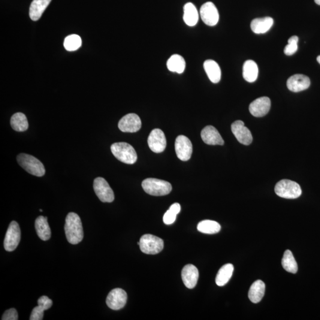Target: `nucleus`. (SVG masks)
<instances>
[{"label":"nucleus","instance_id":"1","mask_svg":"<svg viewBox=\"0 0 320 320\" xmlns=\"http://www.w3.org/2000/svg\"><path fill=\"white\" fill-rule=\"evenodd\" d=\"M66 238L69 243L77 244L84 237L82 222L80 216L74 213H69L66 217L64 226Z\"/></svg>","mask_w":320,"mask_h":320},{"label":"nucleus","instance_id":"2","mask_svg":"<svg viewBox=\"0 0 320 320\" xmlns=\"http://www.w3.org/2000/svg\"><path fill=\"white\" fill-rule=\"evenodd\" d=\"M111 151L117 160L125 164H133L137 161V153L134 147L128 143H114L111 145Z\"/></svg>","mask_w":320,"mask_h":320},{"label":"nucleus","instance_id":"3","mask_svg":"<svg viewBox=\"0 0 320 320\" xmlns=\"http://www.w3.org/2000/svg\"><path fill=\"white\" fill-rule=\"evenodd\" d=\"M17 160L21 167L29 173L38 177L44 176V165L35 157L22 153L17 156Z\"/></svg>","mask_w":320,"mask_h":320},{"label":"nucleus","instance_id":"4","mask_svg":"<svg viewBox=\"0 0 320 320\" xmlns=\"http://www.w3.org/2000/svg\"><path fill=\"white\" fill-rule=\"evenodd\" d=\"M142 187L148 194L156 196L167 195L172 190L170 183L154 178L145 179L142 183Z\"/></svg>","mask_w":320,"mask_h":320},{"label":"nucleus","instance_id":"5","mask_svg":"<svg viewBox=\"0 0 320 320\" xmlns=\"http://www.w3.org/2000/svg\"><path fill=\"white\" fill-rule=\"evenodd\" d=\"M274 191L277 196L285 199H296L301 195L300 185L294 181L282 180L276 184Z\"/></svg>","mask_w":320,"mask_h":320},{"label":"nucleus","instance_id":"6","mask_svg":"<svg viewBox=\"0 0 320 320\" xmlns=\"http://www.w3.org/2000/svg\"><path fill=\"white\" fill-rule=\"evenodd\" d=\"M140 247L145 254L157 255L164 248V241L155 235L145 234L140 238Z\"/></svg>","mask_w":320,"mask_h":320},{"label":"nucleus","instance_id":"7","mask_svg":"<svg viewBox=\"0 0 320 320\" xmlns=\"http://www.w3.org/2000/svg\"><path fill=\"white\" fill-rule=\"evenodd\" d=\"M21 239L20 226L16 221H12L6 232L4 247L6 251L13 252L16 250Z\"/></svg>","mask_w":320,"mask_h":320},{"label":"nucleus","instance_id":"8","mask_svg":"<svg viewBox=\"0 0 320 320\" xmlns=\"http://www.w3.org/2000/svg\"><path fill=\"white\" fill-rule=\"evenodd\" d=\"M93 188L97 196L102 202L110 203L114 199L113 190L104 178L98 177L94 180Z\"/></svg>","mask_w":320,"mask_h":320},{"label":"nucleus","instance_id":"9","mask_svg":"<svg viewBox=\"0 0 320 320\" xmlns=\"http://www.w3.org/2000/svg\"><path fill=\"white\" fill-rule=\"evenodd\" d=\"M175 150L178 158L182 161H188L193 153L191 141L186 136H178L175 142Z\"/></svg>","mask_w":320,"mask_h":320},{"label":"nucleus","instance_id":"10","mask_svg":"<svg viewBox=\"0 0 320 320\" xmlns=\"http://www.w3.org/2000/svg\"><path fill=\"white\" fill-rule=\"evenodd\" d=\"M127 298V294L124 290L120 288L114 289L107 295V306L113 310L122 309L125 306Z\"/></svg>","mask_w":320,"mask_h":320},{"label":"nucleus","instance_id":"11","mask_svg":"<svg viewBox=\"0 0 320 320\" xmlns=\"http://www.w3.org/2000/svg\"><path fill=\"white\" fill-rule=\"evenodd\" d=\"M201 19L207 25L215 26L219 21L218 9L212 2H207L202 5L200 9Z\"/></svg>","mask_w":320,"mask_h":320},{"label":"nucleus","instance_id":"12","mask_svg":"<svg viewBox=\"0 0 320 320\" xmlns=\"http://www.w3.org/2000/svg\"><path fill=\"white\" fill-rule=\"evenodd\" d=\"M148 144L150 149L154 153H160L164 152L167 145L164 132L160 129L153 130L148 138Z\"/></svg>","mask_w":320,"mask_h":320},{"label":"nucleus","instance_id":"13","mask_svg":"<svg viewBox=\"0 0 320 320\" xmlns=\"http://www.w3.org/2000/svg\"><path fill=\"white\" fill-rule=\"evenodd\" d=\"M140 117L135 113H129L119 120L118 127L123 132L134 133L141 128Z\"/></svg>","mask_w":320,"mask_h":320},{"label":"nucleus","instance_id":"14","mask_svg":"<svg viewBox=\"0 0 320 320\" xmlns=\"http://www.w3.org/2000/svg\"><path fill=\"white\" fill-rule=\"evenodd\" d=\"M231 130L239 143L245 146H249L252 143L253 137L250 130L246 127L241 120H237L232 123Z\"/></svg>","mask_w":320,"mask_h":320},{"label":"nucleus","instance_id":"15","mask_svg":"<svg viewBox=\"0 0 320 320\" xmlns=\"http://www.w3.org/2000/svg\"><path fill=\"white\" fill-rule=\"evenodd\" d=\"M271 102L267 97H262L255 100L249 106L250 112L255 117H263L270 110Z\"/></svg>","mask_w":320,"mask_h":320},{"label":"nucleus","instance_id":"16","mask_svg":"<svg viewBox=\"0 0 320 320\" xmlns=\"http://www.w3.org/2000/svg\"><path fill=\"white\" fill-rule=\"evenodd\" d=\"M310 80L306 75L295 74L288 78L287 87L290 91L297 93L309 88Z\"/></svg>","mask_w":320,"mask_h":320},{"label":"nucleus","instance_id":"17","mask_svg":"<svg viewBox=\"0 0 320 320\" xmlns=\"http://www.w3.org/2000/svg\"><path fill=\"white\" fill-rule=\"evenodd\" d=\"M201 138L205 144L216 146L224 145V141L218 130L213 126H207L201 132Z\"/></svg>","mask_w":320,"mask_h":320},{"label":"nucleus","instance_id":"18","mask_svg":"<svg viewBox=\"0 0 320 320\" xmlns=\"http://www.w3.org/2000/svg\"><path fill=\"white\" fill-rule=\"evenodd\" d=\"M182 277L184 284L189 289L194 288L199 279V271L193 265H187L182 271Z\"/></svg>","mask_w":320,"mask_h":320},{"label":"nucleus","instance_id":"19","mask_svg":"<svg viewBox=\"0 0 320 320\" xmlns=\"http://www.w3.org/2000/svg\"><path fill=\"white\" fill-rule=\"evenodd\" d=\"M205 72L211 82L218 83L221 80V70L218 63L212 59L205 61L204 64Z\"/></svg>","mask_w":320,"mask_h":320},{"label":"nucleus","instance_id":"20","mask_svg":"<svg viewBox=\"0 0 320 320\" xmlns=\"http://www.w3.org/2000/svg\"><path fill=\"white\" fill-rule=\"evenodd\" d=\"M273 23L272 18L266 17L253 20L250 26L252 31L256 34H264L269 31L273 25Z\"/></svg>","mask_w":320,"mask_h":320},{"label":"nucleus","instance_id":"21","mask_svg":"<svg viewBox=\"0 0 320 320\" xmlns=\"http://www.w3.org/2000/svg\"><path fill=\"white\" fill-rule=\"evenodd\" d=\"M52 0H33L29 9V16L33 21H37L42 16Z\"/></svg>","mask_w":320,"mask_h":320},{"label":"nucleus","instance_id":"22","mask_svg":"<svg viewBox=\"0 0 320 320\" xmlns=\"http://www.w3.org/2000/svg\"><path fill=\"white\" fill-rule=\"evenodd\" d=\"M35 229L38 237L42 240L47 241L51 237V231L47 217L39 216L35 221Z\"/></svg>","mask_w":320,"mask_h":320},{"label":"nucleus","instance_id":"23","mask_svg":"<svg viewBox=\"0 0 320 320\" xmlns=\"http://www.w3.org/2000/svg\"><path fill=\"white\" fill-rule=\"evenodd\" d=\"M184 22L189 26H194L199 20V13L195 5L191 2L187 3L184 6Z\"/></svg>","mask_w":320,"mask_h":320},{"label":"nucleus","instance_id":"24","mask_svg":"<svg viewBox=\"0 0 320 320\" xmlns=\"http://www.w3.org/2000/svg\"><path fill=\"white\" fill-rule=\"evenodd\" d=\"M266 286L265 283L261 280H256L253 283L249 292V300L252 303H259L264 297Z\"/></svg>","mask_w":320,"mask_h":320},{"label":"nucleus","instance_id":"25","mask_svg":"<svg viewBox=\"0 0 320 320\" xmlns=\"http://www.w3.org/2000/svg\"><path fill=\"white\" fill-rule=\"evenodd\" d=\"M259 68L254 61L248 60L244 62L243 68V75L244 80L249 83H253L258 78Z\"/></svg>","mask_w":320,"mask_h":320},{"label":"nucleus","instance_id":"26","mask_svg":"<svg viewBox=\"0 0 320 320\" xmlns=\"http://www.w3.org/2000/svg\"><path fill=\"white\" fill-rule=\"evenodd\" d=\"M167 66L169 71L182 74L186 68L185 59L178 54H174L168 59Z\"/></svg>","mask_w":320,"mask_h":320},{"label":"nucleus","instance_id":"27","mask_svg":"<svg viewBox=\"0 0 320 320\" xmlns=\"http://www.w3.org/2000/svg\"><path fill=\"white\" fill-rule=\"evenodd\" d=\"M234 271V267L232 264H226L220 268L216 274L215 282L219 286H223L230 280Z\"/></svg>","mask_w":320,"mask_h":320},{"label":"nucleus","instance_id":"28","mask_svg":"<svg viewBox=\"0 0 320 320\" xmlns=\"http://www.w3.org/2000/svg\"><path fill=\"white\" fill-rule=\"evenodd\" d=\"M10 123L12 128L17 132L26 131L29 128L28 119L25 114L16 113L12 116Z\"/></svg>","mask_w":320,"mask_h":320},{"label":"nucleus","instance_id":"29","mask_svg":"<svg viewBox=\"0 0 320 320\" xmlns=\"http://www.w3.org/2000/svg\"><path fill=\"white\" fill-rule=\"evenodd\" d=\"M198 230L202 233L214 234L221 230V225L218 222L211 220H204L199 223Z\"/></svg>","mask_w":320,"mask_h":320},{"label":"nucleus","instance_id":"30","mask_svg":"<svg viewBox=\"0 0 320 320\" xmlns=\"http://www.w3.org/2000/svg\"><path fill=\"white\" fill-rule=\"evenodd\" d=\"M283 268L289 273H296L298 271V265L294 256L290 250H286L282 260Z\"/></svg>","mask_w":320,"mask_h":320},{"label":"nucleus","instance_id":"31","mask_svg":"<svg viewBox=\"0 0 320 320\" xmlns=\"http://www.w3.org/2000/svg\"><path fill=\"white\" fill-rule=\"evenodd\" d=\"M82 44V41L79 36L71 35L66 37L64 42L65 50L68 51H76L80 48Z\"/></svg>","mask_w":320,"mask_h":320},{"label":"nucleus","instance_id":"32","mask_svg":"<svg viewBox=\"0 0 320 320\" xmlns=\"http://www.w3.org/2000/svg\"><path fill=\"white\" fill-rule=\"evenodd\" d=\"M299 38L297 36H292L288 39V44L286 45L284 49V53L286 55H292L297 52L298 50V42Z\"/></svg>","mask_w":320,"mask_h":320},{"label":"nucleus","instance_id":"33","mask_svg":"<svg viewBox=\"0 0 320 320\" xmlns=\"http://www.w3.org/2000/svg\"><path fill=\"white\" fill-rule=\"evenodd\" d=\"M177 214L174 210L171 209V208H169V210L165 213L164 216H163V221H164V224L166 225L173 224L176 221Z\"/></svg>","mask_w":320,"mask_h":320},{"label":"nucleus","instance_id":"34","mask_svg":"<svg viewBox=\"0 0 320 320\" xmlns=\"http://www.w3.org/2000/svg\"><path fill=\"white\" fill-rule=\"evenodd\" d=\"M45 310L40 306H38L32 310L30 320H43Z\"/></svg>","mask_w":320,"mask_h":320},{"label":"nucleus","instance_id":"35","mask_svg":"<svg viewBox=\"0 0 320 320\" xmlns=\"http://www.w3.org/2000/svg\"><path fill=\"white\" fill-rule=\"evenodd\" d=\"M38 306L45 311L50 309L52 307L53 302L47 296H42L38 301Z\"/></svg>","mask_w":320,"mask_h":320},{"label":"nucleus","instance_id":"36","mask_svg":"<svg viewBox=\"0 0 320 320\" xmlns=\"http://www.w3.org/2000/svg\"><path fill=\"white\" fill-rule=\"evenodd\" d=\"M2 320H17L18 313L15 309L6 310L2 317Z\"/></svg>","mask_w":320,"mask_h":320},{"label":"nucleus","instance_id":"37","mask_svg":"<svg viewBox=\"0 0 320 320\" xmlns=\"http://www.w3.org/2000/svg\"><path fill=\"white\" fill-rule=\"evenodd\" d=\"M317 4L320 5V0H315Z\"/></svg>","mask_w":320,"mask_h":320},{"label":"nucleus","instance_id":"38","mask_svg":"<svg viewBox=\"0 0 320 320\" xmlns=\"http://www.w3.org/2000/svg\"><path fill=\"white\" fill-rule=\"evenodd\" d=\"M317 60H318V62L320 64V55L318 57V58H317Z\"/></svg>","mask_w":320,"mask_h":320},{"label":"nucleus","instance_id":"39","mask_svg":"<svg viewBox=\"0 0 320 320\" xmlns=\"http://www.w3.org/2000/svg\"><path fill=\"white\" fill-rule=\"evenodd\" d=\"M39 211H41V212H42V211H42V210H39Z\"/></svg>","mask_w":320,"mask_h":320}]
</instances>
